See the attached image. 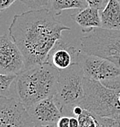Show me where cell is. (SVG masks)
<instances>
[{
	"label": "cell",
	"instance_id": "6da1fadb",
	"mask_svg": "<svg viewBox=\"0 0 120 127\" xmlns=\"http://www.w3.org/2000/svg\"><path fill=\"white\" fill-rule=\"evenodd\" d=\"M70 30L44 8L15 15L9 27L11 39L24 56L26 69L45 63L62 32Z\"/></svg>",
	"mask_w": 120,
	"mask_h": 127
},
{
	"label": "cell",
	"instance_id": "7a4b0ae2",
	"mask_svg": "<svg viewBox=\"0 0 120 127\" xmlns=\"http://www.w3.org/2000/svg\"><path fill=\"white\" fill-rule=\"evenodd\" d=\"M60 71L49 63L32 66L17 75L15 92L26 109L56 92Z\"/></svg>",
	"mask_w": 120,
	"mask_h": 127
},
{
	"label": "cell",
	"instance_id": "3957f363",
	"mask_svg": "<svg viewBox=\"0 0 120 127\" xmlns=\"http://www.w3.org/2000/svg\"><path fill=\"white\" fill-rule=\"evenodd\" d=\"M84 73L78 63L60 71L54 99L63 116L71 117L72 111L84 100Z\"/></svg>",
	"mask_w": 120,
	"mask_h": 127
},
{
	"label": "cell",
	"instance_id": "277c9868",
	"mask_svg": "<svg viewBox=\"0 0 120 127\" xmlns=\"http://www.w3.org/2000/svg\"><path fill=\"white\" fill-rule=\"evenodd\" d=\"M84 91V100L81 104L83 108L103 118H119L120 89H110L99 81L85 78Z\"/></svg>",
	"mask_w": 120,
	"mask_h": 127
},
{
	"label": "cell",
	"instance_id": "5b68a950",
	"mask_svg": "<svg viewBox=\"0 0 120 127\" xmlns=\"http://www.w3.org/2000/svg\"><path fill=\"white\" fill-rule=\"evenodd\" d=\"M80 38V51L99 56L114 62L120 67V31L93 28L83 31Z\"/></svg>",
	"mask_w": 120,
	"mask_h": 127
},
{
	"label": "cell",
	"instance_id": "8992f818",
	"mask_svg": "<svg viewBox=\"0 0 120 127\" xmlns=\"http://www.w3.org/2000/svg\"><path fill=\"white\" fill-rule=\"evenodd\" d=\"M78 63L84 70L85 78L99 81L110 89H120V67L114 62L80 51Z\"/></svg>",
	"mask_w": 120,
	"mask_h": 127
},
{
	"label": "cell",
	"instance_id": "52a82bcc",
	"mask_svg": "<svg viewBox=\"0 0 120 127\" xmlns=\"http://www.w3.org/2000/svg\"><path fill=\"white\" fill-rule=\"evenodd\" d=\"M0 127H36L25 107L12 97H0Z\"/></svg>",
	"mask_w": 120,
	"mask_h": 127
},
{
	"label": "cell",
	"instance_id": "ba28073f",
	"mask_svg": "<svg viewBox=\"0 0 120 127\" xmlns=\"http://www.w3.org/2000/svg\"><path fill=\"white\" fill-rule=\"evenodd\" d=\"M26 70L20 49L7 35L0 36V73L19 75Z\"/></svg>",
	"mask_w": 120,
	"mask_h": 127
},
{
	"label": "cell",
	"instance_id": "9c48e42d",
	"mask_svg": "<svg viewBox=\"0 0 120 127\" xmlns=\"http://www.w3.org/2000/svg\"><path fill=\"white\" fill-rule=\"evenodd\" d=\"M26 110L36 127L56 124L63 116L55 103L54 96L38 101Z\"/></svg>",
	"mask_w": 120,
	"mask_h": 127
},
{
	"label": "cell",
	"instance_id": "30bf717a",
	"mask_svg": "<svg viewBox=\"0 0 120 127\" xmlns=\"http://www.w3.org/2000/svg\"><path fill=\"white\" fill-rule=\"evenodd\" d=\"M79 53L80 50H77L76 47L60 39L50 51L46 62L61 71L78 63Z\"/></svg>",
	"mask_w": 120,
	"mask_h": 127
},
{
	"label": "cell",
	"instance_id": "8fae6325",
	"mask_svg": "<svg viewBox=\"0 0 120 127\" xmlns=\"http://www.w3.org/2000/svg\"><path fill=\"white\" fill-rule=\"evenodd\" d=\"M100 14L101 28L120 31V2L119 0H109Z\"/></svg>",
	"mask_w": 120,
	"mask_h": 127
},
{
	"label": "cell",
	"instance_id": "7c38bea8",
	"mask_svg": "<svg viewBox=\"0 0 120 127\" xmlns=\"http://www.w3.org/2000/svg\"><path fill=\"white\" fill-rule=\"evenodd\" d=\"M100 12V10L99 9L88 6L84 9H81L75 15H72V17L82 27L83 31H86L101 27Z\"/></svg>",
	"mask_w": 120,
	"mask_h": 127
},
{
	"label": "cell",
	"instance_id": "4fadbf2b",
	"mask_svg": "<svg viewBox=\"0 0 120 127\" xmlns=\"http://www.w3.org/2000/svg\"><path fill=\"white\" fill-rule=\"evenodd\" d=\"M78 119L79 127H112L110 118L100 117L85 109Z\"/></svg>",
	"mask_w": 120,
	"mask_h": 127
},
{
	"label": "cell",
	"instance_id": "5bb4252c",
	"mask_svg": "<svg viewBox=\"0 0 120 127\" xmlns=\"http://www.w3.org/2000/svg\"><path fill=\"white\" fill-rule=\"evenodd\" d=\"M51 11L60 15L66 9H84L88 7L86 0H50Z\"/></svg>",
	"mask_w": 120,
	"mask_h": 127
},
{
	"label": "cell",
	"instance_id": "9a60e30c",
	"mask_svg": "<svg viewBox=\"0 0 120 127\" xmlns=\"http://www.w3.org/2000/svg\"><path fill=\"white\" fill-rule=\"evenodd\" d=\"M17 75L0 73V97H9L10 87L15 83Z\"/></svg>",
	"mask_w": 120,
	"mask_h": 127
},
{
	"label": "cell",
	"instance_id": "2e32d148",
	"mask_svg": "<svg viewBox=\"0 0 120 127\" xmlns=\"http://www.w3.org/2000/svg\"><path fill=\"white\" fill-rule=\"evenodd\" d=\"M20 1L32 8V9H38L47 6L50 0H20Z\"/></svg>",
	"mask_w": 120,
	"mask_h": 127
},
{
	"label": "cell",
	"instance_id": "e0dca14e",
	"mask_svg": "<svg viewBox=\"0 0 120 127\" xmlns=\"http://www.w3.org/2000/svg\"><path fill=\"white\" fill-rule=\"evenodd\" d=\"M109 0H86L88 6L101 10L106 7Z\"/></svg>",
	"mask_w": 120,
	"mask_h": 127
},
{
	"label": "cell",
	"instance_id": "ac0fdd59",
	"mask_svg": "<svg viewBox=\"0 0 120 127\" xmlns=\"http://www.w3.org/2000/svg\"><path fill=\"white\" fill-rule=\"evenodd\" d=\"M57 127H69L70 126V117L62 116L56 123Z\"/></svg>",
	"mask_w": 120,
	"mask_h": 127
},
{
	"label": "cell",
	"instance_id": "d6986e66",
	"mask_svg": "<svg viewBox=\"0 0 120 127\" xmlns=\"http://www.w3.org/2000/svg\"><path fill=\"white\" fill-rule=\"evenodd\" d=\"M15 1L16 0H0V12L11 6Z\"/></svg>",
	"mask_w": 120,
	"mask_h": 127
},
{
	"label": "cell",
	"instance_id": "ffe728a7",
	"mask_svg": "<svg viewBox=\"0 0 120 127\" xmlns=\"http://www.w3.org/2000/svg\"><path fill=\"white\" fill-rule=\"evenodd\" d=\"M69 127H79V120L77 117H70V126Z\"/></svg>",
	"mask_w": 120,
	"mask_h": 127
},
{
	"label": "cell",
	"instance_id": "44dd1931",
	"mask_svg": "<svg viewBox=\"0 0 120 127\" xmlns=\"http://www.w3.org/2000/svg\"><path fill=\"white\" fill-rule=\"evenodd\" d=\"M112 127H120V117L118 119H110Z\"/></svg>",
	"mask_w": 120,
	"mask_h": 127
},
{
	"label": "cell",
	"instance_id": "7402d4cb",
	"mask_svg": "<svg viewBox=\"0 0 120 127\" xmlns=\"http://www.w3.org/2000/svg\"><path fill=\"white\" fill-rule=\"evenodd\" d=\"M38 127H57L56 124H50V125H46V126H41Z\"/></svg>",
	"mask_w": 120,
	"mask_h": 127
},
{
	"label": "cell",
	"instance_id": "603a6c76",
	"mask_svg": "<svg viewBox=\"0 0 120 127\" xmlns=\"http://www.w3.org/2000/svg\"><path fill=\"white\" fill-rule=\"evenodd\" d=\"M119 101H120V91H119Z\"/></svg>",
	"mask_w": 120,
	"mask_h": 127
},
{
	"label": "cell",
	"instance_id": "cb8c5ba5",
	"mask_svg": "<svg viewBox=\"0 0 120 127\" xmlns=\"http://www.w3.org/2000/svg\"><path fill=\"white\" fill-rule=\"evenodd\" d=\"M119 2H120V0H119Z\"/></svg>",
	"mask_w": 120,
	"mask_h": 127
}]
</instances>
